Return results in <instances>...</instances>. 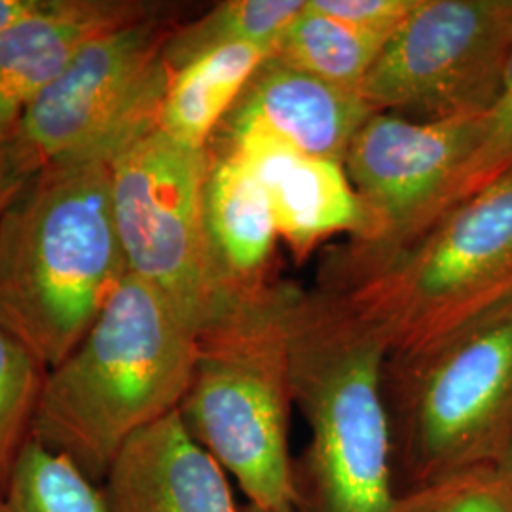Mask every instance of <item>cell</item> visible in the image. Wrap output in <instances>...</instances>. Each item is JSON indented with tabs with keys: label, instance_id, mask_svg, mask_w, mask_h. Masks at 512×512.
Segmentation results:
<instances>
[{
	"label": "cell",
	"instance_id": "obj_1",
	"mask_svg": "<svg viewBox=\"0 0 512 512\" xmlns=\"http://www.w3.org/2000/svg\"><path fill=\"white\" fill-rule=\"evenodd\" d=\"M283 323L291 397L310 431L294 465V511L391 512L384 338L340 298L289 283Z\"/></svg>",
	"mask_w": 512,
	"mask_h": 512
},
{
	"label": "cell",
	"instance_id": "obj_2",
	"mask_svg": "<svg viewBox=\"0 0 512 512\" xmlns=\"http://www.w3.org/2000/svg\"><path fill=\"white\" fill-rule=\"evenodd\" d=\"M321 291L384 338L389 353L431 344L512 300V175L403 238L349 241L327 256Z\"/></svg>",
	"mask_w": 512,
	"mask_h": 512
},
{
	"label": "cell",
	"instance_id": "obj_3",
	"mask_svg": "<svg viewBox=\"0 0 512 512\" xmlns=\"http://www.w3.org/2000/svg\"><path fill=\"white\" fill-rule=\"evenodd\" d=\"M110 165H46L0 219V327L48 370L73 353L128 274Z\"/></svg>",
	"mask_w": 512,
	"mask_h": 512
},
{
	"label": "cell",
	"instance_id": "obj_4",
	"mask_svg": "<svg viewBox=\"0 0 512 512\" xmlns=\"http://www.w3.org/2000/svg\"><path fill=\"white\" fill-rule=\"evenodd\" d=\"M198 357V332L128 272L82 342L42 382L31 437L92 480L105 478L135 433L179 410Z\"/></svg>",
	"mask_w": 512,
	"mask_h": 512
},
{
	"label": "cell",
	"instance_id": "obj_5",
	"mask_svg": "<svg viewBox=\"0 0 512 512\" xmlns=\"http://www.w3.org/2000/svg\"><path fill=\"white\" fill-rule=\"evenodd\" d=\"M384 391L395 497L497 465L512 435V300L427 346L389 353Z\"/></svg>",
	"mask_w": 512,
	"mask_h": 512
},
{
	"label": "cell",
	"instance_id": "obj_6",
	"mask_svg": "<svg viewBox=\"0 0 512 512\" xmlns=\"http://www.w3.org/2000/svg\"><path fill=\"white\" fill-rule=\"evenodd\" d=\"M283 296L285 283H270L203 334L179 406L188 433L260 511L294 509Z\"/></svg>",
	"mask_w": 512,
	"mask_h": 512
},
{
	"label": "cell",
	"instance_id": "obj_7",
	"mask_svg": "<svg viewBox=\"0 0 512 512\" xmlns=\"http://www.w3.org/2000/svg\"><path fill=\"white\" fill-rule=\"evenodd\" d=\"M207 171V148L186 147L160 126L110 165L128 272L162 294L200 338L255 294L238 291L220 270L205 222Z\"/></svg>",
	"mask_w": 512,
	"mask_h": 512
},
{
	"label": "cell",
	"instance_id": "obj_8",
	"mask_svg": "<svg viewBox=\"0 0 512 512\" xmlns=\"http://www.w3.org/2000/svg\"><path fill=\"white\" fill-rule=\"evenodd\" d=\"M173 29L135 19L92 40L23 112L10 141L29 175L46 165L101 158L160 126L171 71L164 59Z\"/></svg>",
	"mask_w": 512,
	"mask_h": 512
},
{
	"label": "cell",
	"instance_id": "obj_9",
	"mask_svg": "<svg viewBox=\"0 0 512 512\" xmlns=\"http://www.w3.org/2000/svg\"><path fill=\"white\" fill-rule=\"evenodd\" d=\"M512 54V0H420L385 42L361 95L410 120L476 116L492 105Z\"/></svg>",
	"mask_w": 512,
	"mask_h": 512
},
{
	"label": "cell",
	"instance_id": "obj_10",
	"mask_svg": "<svg viewBox=\"0 0 512 512\" xmlns=\"http://www.w3.org/2000/svg\"><path fill=\"white\" fill-rule=\"evenodd\" d=\"M478 116L410 120L376 110L366 118L344 160L372 224L363 243L403 238L439 213L473 147Z\"/></svg>",
	"mask_w": 512,
	"mask_h": 512
},
{
	"label": "cell",
	"instance_id": "obj_11",
	"mask_svg": "<svg viewBox=\"0 0 512 512\" xmlns=\"http://www.w3.org/2000/svg\"><path fill=\"white\" fill-rule=\"evenodd\" d=\"M372 112L361 93L332 86L270 54L207 148L270 143L344 164L355 133Z\"/></svg>",
	"mask_w": 512,
	"mask_h": 512
},
{
	"label": "cell",
	"instance_id": "obj_12",
	"mask_svg": "<svg viewBox=\"0 0 512 512\" xmlns=\"http://www.w3.org/2000/svg\"><path fill=\"white\" fill-rule=\"evenodd\" d=\"M109 512H243L179 410L135 433L105 475Z\"/></svg>",
	"mask_w": 512,
	"mask_h": 512
},
{
	"label": "cell",
	"instance_id": "obj_13",
	"mask_svg": "<svg viewBox=\"0 0 512 512\" xmlns=\"http://www.w3.org/2000/svg\"><path fill=\"white\" fill-rule=\"evenodd\" d=\"M150 8L124 0H46L0 31V139L8 141L23 112L50 88L92 40Z\"/></svg>",
	"mask_w": 512,
	"mask_h": 512
},
{
	"label": "cell",
	"instance_id": "obj_14",
	"mask_svg": "<svg viewBox=\"0 0 512 512\" xmlns=\"http://www.w3.org/2000/svg\"><path fill=\"white\" fill-rule=\"evenodd\" d=\"M209 150L238 154L253 167L270 198L277 236L298 258H308L321 241L336 234H349L351 241L372 236L365 205L344 164L270 143Z\"/></svg>",
	"mask_w": 512,
	"mask_h": 512
},
{
	"label": "cell",
	"instance_id": "obj_15",
	"mask_svg": "<svg viewBox=\"0 0 512 512\" xmlns=\"http://www.w3.org/2000/svg\"><path fill=\"white\" fill-rule=\"evenodd\" d=\"M205 222L226 279L241 293H256L274 256L277 228L270 198L253 167L238 154L209 150Z\"/></svg>",
	"mask_w": 512,
	"mask_h": 512
},
{
	"label": "cell",
	"instance_id": "obj_16",
	"mask_svg": "<svg viewBox=\"0 0 512 512\" xmlns=\"http://www.w3.org/2000/svg\"><path fill=\"white\" fill-rule=\"evenodd\" d=\"M272 54L256 44H232L171 71L160 128L186 147L207 148L226 114Z\"/></svg>",
	"mask_w": 512,
	"mask_h": 512
},
{
	"label": "cell",
	"instance_id": "obj_17",
	"mask_svg": "<svg viewBox=\"0 0 512 512\" xmlns=\"http://www.w3.org/2000/svg\"><path fill=\"white\" fill-rule=\"evenodd\" d=\"M387 40L325 16L306 0L281 33L272 54L332 86L359 92Z\"/></svg>",
	"mask_w": 512,
	"mask_h": 512
},
{
	"label": "cell",
	"instance_id": "obj_18",
	"mask_svg": "<svg viewBox=\"0 0 512 512\" xmlns=\"http://www.w3.org/2000/svg\"><path fill=\"white\" fill-rule=\"evenodd\" d=\"M306 0H226L188 25L173 27L165 40L164 59L177 71L200 55L232 44L270 48L304 8Z\"/></svg>",
	"mask_w": 512,
	"mask_h": 512
},
{
	"label": "cell",
	"instance_id": "obj_19",
	"mask_svg": "<svg viewBox=\"0 0 512 512\" xmlns=\"http://www.w3.org/2000/svg\"><path fill=\"white\" fill-rule=\"evenodd\" d=\"M0 512H109L105 494L73 459L29 437L19 450Z\"/></svg>",
	"mask_w": 512,
	"mask_h": 512
},
{
	"label": "cell",
	"instance_id": "obj_20",
	"mask_svg": "<svg viewBox=\"0 0 512 512\" xmlns=\"http://www.w3.org/2000/svg\"><path fill=\"white\" fill-rule=\"evenodd\" d=\"M509 175H512V54L492 105L478 116L473 147L459 167L439 213Z\"/></svg>",
	"mask_w": 512,
	"mask_h": 512
},
{
	"label": "cell",
	"instance_id": "obj_21",
	"mask_svg": "<svg viewBox=\"0 0 512 512\" xmlns=\"http://www.w3.org/2000/svg\"><path fill=\"white\" fill-rule=\"evenodd\" d=\"M35 357L0 327V492L6 490L25 433L31 429L42 389Z\"/></svg>",
	"mask_w": 512,
	"mask_h": 512
},
{
	"label": "cell",
	"instance_id": "obj_22",
	"mask_svg": "<svg viewBox=\"0 0 512 512\" xmlns=\"http://www.w3.org/2000/svg\"><path fill=\"white\" fill-rule=\"evenodd\" d=\"M391 512H512V488L497 465H476L397 495Z\"/></svg>",
	"mask_w": 512,
	"mask_h": 512
},
{
	"label": "cell",
	"instance_id": "obj_23",
	"mask_svg": "<svg viewBox=\"0 0 512 512\" xmlns=\"http://www.w3.org/2000/svg\"><path fill=\"white\" fill-rule=\"evenodd\" d=\"M311 8L355 29L391 38L420 0H308Z\"/></svg>",
	"mask_w": 512,
	"mask_h": 512
},
{
	"label": "cell",
	"instance_id": "obj_24",
	"mask_svg": "<svg viewBox=\"0 0 512 512\" xmlns=\"http://www.w3.org/2000/svg\"><path fill=\"white\" fill-rule=\"evenodd\" d=\"M31 177L33 175H29L19 162L12 141L0 139V219L8 211V207L16 202Z\"/></svg>",
	"mask_w": 512,
	"mask_h": 512
},
{
	"label": "cell",
	"instance_id": "obj_25",
	"mask_svg": "<svg viewBox=\"0 0 512 512\" xmlns=\"http://www.w3.org/2000/svg\"><path fill=\"white\" fill-rule=\"evenodd\" d=\"M46 0H0V31L42 8Z\"/></svg>",
	"mask_w": 512,
	"mask_h": 512
},
{
	"label": "cell",
	"instance_id": "obj_26",
	"mask_svg": "<svg viewBox=\"0 0 512 512\" xmlns=\"http://www.w3.org/2000/svg\"><path fill=\"white\" fill-rule=\"evenodd\" d=\"M497 469L501 471V475L505 476V480L511 484L512 488V435L509 442H507V446H505V450H503V454H501V458L497 461Z\"/></svg>",
	"mask_w": 512,
	"mask_h": 512
},
{
	"label": "cell",
	"instance_id": "obj_27",
	"mask_svg": "<svg viewBox=\"0 0 512 512\" xmlns=\"http://www.w3.org/2000/svg\"><path fill=\"white\" fill-rule=\"evenodd\" d=\"M243 512H296L294 509H285V511H260V509H255V507H251V505H247Z\"/></svg>",
	"mask_w": 512,
	"mask_h": 512
}]
</instances>
